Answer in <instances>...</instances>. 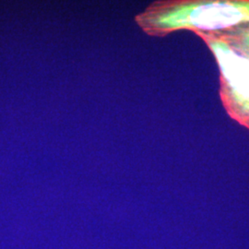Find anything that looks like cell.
<instances>
[{
	"instance_id": "2",
	"label": "cell",
	"mask_w": 249,
	"mask_h": 249,
	"mask_svg": "<svg viewBox=\"0 0 249 249\" xmlns=\"http://www.w3.org/2000/svg\"><path fill=\"white\" fill-rule=\"evenodd\" d=\"M220 69V97L227 114L249 129V59L213 34L196 33Z\"/></svg>"
},
{
	"instance_id": "1",
	"label": "cell",
	"mask_w": 249,
	"mask_h": 249,
	"mask_svg": "<svg viewBox=\"0 0 249 249\" xmlns=\"http://www.w3.org/2000/svg\"><path fill=\"white\" fill-rule=\"evenodd\" d=\"M147 36L178 31L215 34L249 22V0L155 1L135 17Z\"/></svg>"
},
{
	"instance_id": "3",
	"label": "cell",
	"mask_w": 249,
	"mask_h": 249,
	"mask_svg": "<svg viewBox=\"0 0 249 249\" xmlns=\"http://www.w3.org/2000/svg\"><path fill=\"white\" fill-rule=\"evenodd\" d=\"M213 35L249 59V22Z\"/></svg>"
}]
</instances>
